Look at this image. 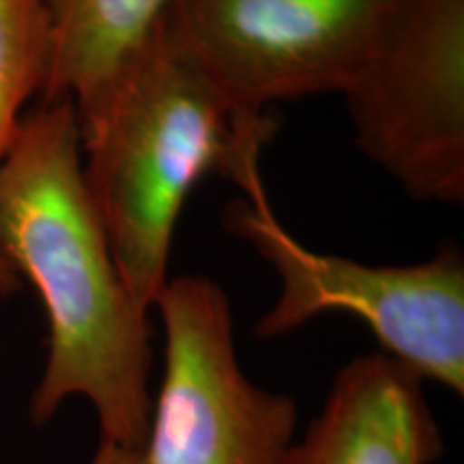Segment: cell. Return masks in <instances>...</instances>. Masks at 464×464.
I'll return each mask as SVG.
<instances>
[{"instance_id": "6da1fadb", "label": "cell", "mask_w": 464, "mask_h": 464, "mask_svg": "<svg viewBox=\"0 0 464 464\" xmlns=\"http://www.w3.org/2000/svg\"><path fill=\"white\" fill-rule=\"evenodd\" d=\"M0 254L37 290L48 318L33 421L42 426L69 398H84L103 439L142 451L153 406V329L116 266L86 188L69 102L26 110L0 164Z\"/></svg>"}, {"instance_id": "7a4b0ae2", "label": "cell", "mask_w": 464, "mask_h": 464, "mask_svg": "<svg viewBox=\"0 0 464 464\" xmlns=\"http://www.w3.org/2000/svg\"><path fill=\"white\" fill-rule=\"evenodd\" d=\"M78 127L84 181L116 266L150 312L189 191L208 172L237 179L256 164L274 125L266 116L237 119L160 17Z\"/></svg>"}, {"instance_id": "3957f363", "label": "cell", "mask_w": 464, "mask_h": 464, "mask_svg": "<svg viewBox=\"0 0 464 464\" xmlns=\"http://www.w3.org/2000/svg\"><path fill=\"white\" fill-rule=\"evenodd\" d=\"M246 198L230 202L224 224L252 243L274 266L280 293L256 323V338L286 335L312 318L353 314L363 321L382 353L423 381L464 393V258L454 246L417 265H365L314 252L295 239L271 211L263 179H241Z\"/></svg>"}, {"instance_id": "277c9868", "label": "cell", "mask_w": 464, "mask_h": 464, "mask_svg": "<svg viewBox=\"0 0 464 464\" xmlns=\"http://www.w3.org/2000/svg\"><path fill=\"white\" fill-rule=\"evenodd\" d=\"M393 0H172L161 24L241 121L282 100L344 92Z\"/></svg>"}, {"instance_id": "5b68a950", "label": "cell", "mask_w": 464, "mask_h": 464, "mask_svg": "<svg viewBox=\"0 0 464 464\" xmlns=\"http://www.w3.org/2000/svg\"><path fill=\"white\" fill-rule=\"evenodd\" d=\"M153 307L164 323L166 363L144 464H288L297 404L243 372L224 288L205 276H179Z\"/></svg>"}, {"instance_id": "8992f818", "label": "cell", "mask_w": 464, "mask_h": 464, "mask_svg": "<svg viewBox=\"0 0 464 464\" xmlns=\"http://www.w3.org/2000/svg\"><path fill=\"white\" fill-rule=\"evenodd\" d=\"M357 149L415 202L464 200V0H393L344 92Z\"/></svg>"}, {"instance_id": "52a82bcc", "label": "cell", "mask_w": 464, "mask_h": 464, "mask_svg": "<svg viewBox=\"0 0 464 464\" xmlns=\"http://www.w3.org/2000/svg\"><path fill=\"white\" fill-rule=\"evenodd\" d=\"M440 454L423 379L379 351L342 365L288 464H434Z\"/></svg>"}, {"instance_id": "ba28073f", "label": "cell", "mask_w": 464, "mask_h": 464, "mask_svg": "<svg viewBox=\"0 0 464 464\" xmlns=\"http://www.w3.org/2000/svg\"><path fill=\"white\" fill-rule=\"evenodd\" d=\"M52 22L48 80L39 102L89 116L112 89L172 0H45Z\"/></svg>"}, {"instance_id": "9c48e42d", "label": "cell", "mask_w": 464, "mask_h": 464, "mask_svg": "<svg viewBox=\"0 0 464 464\" xmlns=\"http://www.w3.org/2000/svg\"><path fill=\"white\" fill-rule=\"evenodd\" d=\"M52 54L45 0H0V164L14 144L26 103L42 97Z\"/></svg>"}, {"instance_id": "30bf717a", "label": "cell", "mask_w": 464, "mask_h": 464, "mask_svg": "<svg viewBox=\"0 0 464 464\" xmlns=\"http://www.w3.org/2000/svg\"><path fill=\"white\" fill-rule=\"evenodd\" d=\"M89 464H144L140 450H127L112 440L102 439L100 448Z\"/></svg>"}, {"instance_id": "8fae6325", "label": "cell", "mask_w": 464, "mask_h": 464, "mask_svg": "<svg viewBox=\"0 0 464 464\" xmlns=\"http://www.w3.org/2000/svg\"><path fill=\"white\" fill-rule=\"evenodd\" d=\"M22 288L20 276L15 274V269L7 263V258L0 254V299H7L11 295H15Z\"/></svg>"}]
</instances>
